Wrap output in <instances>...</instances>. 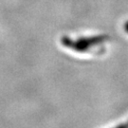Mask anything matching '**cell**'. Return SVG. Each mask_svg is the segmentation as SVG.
<instances>
[{
    "label": "cell",
    "mask_w": 128,
    "mask_h": 128,
    "mask_svg": "<svg viewBox=\"0 0 128 128\" xmlns=\"http://www.w3.org/2000/svg\"><path fill=\"white\" fill-rule=\"evenodd\" d=\"M107 40L105 35H99L93 37H81L78 39H71L68 36L61 38L62 45L77 52H86L93 46L102 45V42Z\"/></svg>",
    "instance_id": "1"
},
{
    "label": "cell",
    "mask_w": 128,
    "mask_h": 128,
    "mask_svg": "<svg viewBox=\"0 0 128 128\" xmlns=\"http://www.w3.org/2000/svg\"><path fill=\"white\" fill-rule=\"evenodd\" d=\"M114 128H128V126L127 124H120V125H118V126H116Z\"/></svg>",
    "instance_id": "2"
},
{
    "label": "cell",
    "mask_w": 128,
    "mask_h": 128,
    "mask_svg": "<svg viewBox=\"0 0 128 128\" xmlns=\"http://www.w3.org/2000/svg\"><path fill=\"white\" fill-rule=\"evenodd\" d=\"M124 30H125V32H126L128 33V21L125 24H124Z\"/></svg>",
    "instance_id": "3"
},
{
    "label": "cell",
    "mask_w": 128,
    "mask_h": 128,
    "mask_svg": "<svg viewBox=\"0 0 128 128\" xmlns=\"http://www.w3.org/2000/svg\"><path fill=\"white\" fill-rule=\"evenodd\" d=\"M127 124V126H128V122H127V124Z\"/></svg>",
    "instance_id": "4"
}]
</instances>
